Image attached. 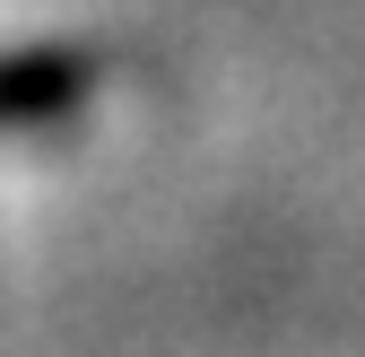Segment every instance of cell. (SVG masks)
Listing matches in <instances>:
<instances>
[{
    "instance_id": "cell-1",
    "label": "cell",
    "mask_w": 365,
    "mask_h": 357,
    "mask_svg": "<svg viewBox=\"0 0 365 357\" xmlns=\"http://www.w3.org/2000/svg\"><path fill=\"white\" fill-rule=\"evenodd\" d=\"M96 61L70 44H35V53H0V131H53L87 105Z\"/></svg>"
}]
</instances>
